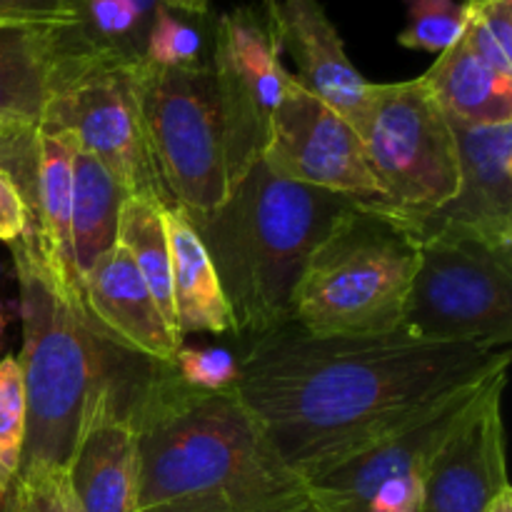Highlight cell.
<instances>
[{"label":"cell","mask_w":512,"mask_h":512,"mask_svg":"<svg viewBox=\"0 0 512 512\" xmlns=\"http://www.w3.org/2000/svg\"><path fill=\"white\" fill-rule=\"evenodd\" d=\"M510 368V348L383 335H313L288 323L253 340L235 393L300 480Z\"/></svg>","instance_id":"6da1fadb"},{"label":"cell","mask_w":512,"mask_h":512,"mask_svg":"<svg viewBox=\"0 0 512 512\" xmlns=\"http://www.w3.org/2000/svg\"><path fill=\"white\" fill-rule=\"evenodd\" d=\"M130 423L138 508L218 495L238 512H310L303 480L280 460L235 388L195 390L170 363H158Z\"/></svg>","instance_id":"7a4b0ae2"},{"label":"cell","mask_w":512,"mask_h":512,"mask_svg":"<svg viewBox=\"0 0 512 512\" xmlns=\"http://www.w3.org/2000/svg\"><path fill=\"white\" fill-rule=\"evenodd\" d=\"M18 278L23 348L18 365L25 385V443L18 473L68 470L80 425L100 390L133 388L155 360L110 338L75 293L60 285L28 223L10 245Z\"/></svg>","instance_id":"3957f363"},{"label":"cell","mask_w":512,"mask_h":512,"mask_svg":"<svg viewBox=\"0 0 512 512\" xmlns=\"http://www.w3.org/2000/svg\"><path fill=\"white\" fill-rule=\"evenodd\" d=\"M358 200L280 178L258 160L223 205L188 215L215 265L235 333L258 340L293 323L305 263Z\"/></svg>","instance_id":"277c9868"},{"label":"cell","mask_w":512,"mask_h":512,"mask_svg":"<svg viewBox=\"0 0 512 512\" xmlns=\"http://www.w3.org/2000/svg\"><path fill=\"white\" fill-rule=\"evenodd\" d=\"M418 235L380 200H358L305 263L293 323L313 335H383L403 325Z\"/></svg>","instance_id":"5b68a950"},{"label":"cell","mask_w":512,"mask_h":512,"mask_svg":"<svg viewBox=\"0 0 512 512\" xmlns=\"http://www.w3.org/2000/svg\"><path fill=\"white\" fill-rule=\"evenodd\" d=\"M138 63L108 58L85 48L63 25V55L40 133L58 135L95 155L130 193L170 203L155 173L138 95Z\"/></svg>","instance_id":"8992f818"},{"label":"cell","mask_w":512,"mask_h":512,"mask_svg":"<svg viewBox=\"0 0 512 512\" xmlns=\"http://www.w3.org/2000/svg\"><path fill=\"white\" fill-rule=\"evenodd\" d=\"M418 243L400 328L430 343L510 348L512 250L460 230H433Z\"/></svg>","instance_id":"52a82bcc"},{"label":"cell","mask_w":512,"mask_h":512,"mask_svg":"<svg viewBox=\"0 0 512 512\" xmlns=\"http://www.w3.org/2000/svg\"><path fill=\"white\" fill-rule=\"evenodd\" d=\"M138 95L155 173L170 203L188 215L223 205L230 180L210 65L155 68L140 60Z\"/></svg>","instance_id":"ba28073f"},{"label":"cell","mask_w":512,"mask_h":512,"mask_svg":"<svg viewBox=\"0 0 512 512\" xmlns=\"http://www.w3.org/2000/svg\"><path fill=\"white\" fill-rule=\"evenodd\" d=\"M360 140L388 208L430 213L458 190V145L423 78L373 83Z\"/></svg>","instance_id":"9c48e42d"},{"label":"cell","mask_w":512,"mask_h":512,"mask_svg":"<svg viewBox=\"0 0 512 512\" xmlns=\"http://www.w3.org/2000/svg\"><path fill=\"white\" fill-rule=\"evenodd\" d=\"M210 70L233 188L263 158L270 123L293 78L283 65V43L268 13L243 5L220 15Z\"/></svg>","instance_id":"30bf717a"},{"label":"cell","mask_w":512,"mask_h":512,"mask_svg":"<svg viewBox=\"0 0 512 512\" xmlns=\"http://www.w3.org/2000/svg\"><path fill=\"white\" fill-rule=\"evenodd\" d=\"M260 160L270 173L293 183L383 203V190L360 135L330 105L303 88L295 75L275 110Z\"/></svg>","instance_id":"8fae6325"},{"label":"cell","mask_w":512,"mask_h":512,"mask_svg":"<svg viewBox=\"0 0 512 512\" xmlns=\"http://www.w3.org/2000/svg\"><path fill=\"white\" fill-rule=\"evenodd\" d=\"M490 378L440 400L418 418L305 475L303 485L310 512H363L370 495L385 480L425 473L433 455L468 413Z\"/></svg>","instance_id":"7c38bea8"},{"label":"cell","mask_w":512,"mask_h":512,"mask_svg":"<svg viewBox=\"0 0 512 512\" xmlns=\"http://www.w3.org/2000/svg\"><path fill=\"white\" fill-rule=\"evenodd\" d=\"M450 120V118H448ZM458 145V190L430 213H398L415 235L460 230L512 250V120L470 125L450 120Z\"/></svg>","instance_id":"4fadbf2b"},{"label":"cell","mask_w":512,"mask_h":512,"mask_svg":"<svg viewBox=\"0 0 512 512\" xmlns=\"http://www.w3.org/2000/svg\"><path fill=\"white\" fill-rule=\"evenodd\" d=\"M505 383L508 370L495 373L433 455L420 512H488L510 488L500 413Z\"/></svg>","instance_id":"5bb4252c"},{"label":"cell","mask_w":512,"mask_h":512,"mask_svg":"<svg viewBox=\"0 0 512 512\" xmlns=\"http://www.w3.org/2000/svg\"><path fill=\"white\" fill-rule=\"evenodd\" d=\"M265 13L298 68V80L315 98L335 110L360 135L373 83L360 75L345 53L338 28L320 0H265Z\"/></svg>","instance_id":"9a60e30c"},{"label":"cell","mask_w":512,"mask_h":512,"mask_svg":"<svg viewBox=\"0 0 512 512\" xmlns=\"http://www.w3.org/2000/svg\"><path fill=\"white\" fill-rule=\"evenodd\" d=\"M68 478L83 512L138 510V448L130 415L100 390L80 425Z\"/></svg>","instance_id":"2e32d148"},{"label":"cell","mask_w":512,"mask_h":512,"mask_svg":"<svg viewBox=\"0 0 512 512\" xmlns=\"http://www.w3.org/2000/svg\"><path fill=\"white\" fill-rule=\"evenodd\" d=\"M83 303L95 323L125 348L158 363H170L183 338L165 323L143 275L120 245L80 278Z\"/></svg>","instance_id":"e0dca14e"},{"label":"cell","mask_w":512,"mask_h":512,"mask_svg":"<svg viewBox=\"0 0 512 512\" xmlns=\"http://www.w3.org/2000/svg\"><path fill=\"white\" fill-rule=\"evenodd\" d=\"M60 55L63 25H0V130L40 125Z\"/></svg>","instance_id":"ac0fdd59"},{"label":"cell","mask_w":512,"mask_h":512,"mask_svg":"<svg viewBox=\"0 0 512 512\" xmlns=\"http://www.w3.org/2000/svg\"><path fill=\"white\" fill-rule=\"evenodd\" d=\"M170 245V275H173V303L180 338L190 333H228L233 315L225 303L218 273L195 233L188 213L168 205L163 213Z\"/></svg>","instance_id":"d6986e66"},{"label":"cell","mask_w":512,"mask_h":512,"mask_svg":"<svg viewBox=\"0 0 512 512\" xmlns=\"http://www.w3.org/2000/svg\"><path fill=\"white\" fill-rule=\"evenodd\" d=\"M420 78L450 120L470 125L512 120V78L490 68L463 35Z\"/></svg>","instance_id":"ffe728a7"},{"label":"cell","mask_w":512,"mask_h":512,"mask_svg":"<svg viewBox=\"0 0 512 512\" xmlns=\"http://www.w3.org/2000/svg\"><path fill=\"white\" fill-rule=\"evenodd\" d=\"M130 198L125 185L95 155L73 148V255L83 278L108 250L118 245L123 203Z\"/></svg>","instance_id":"44dd1931"},{"label":"cell","mask_w":512,"mask_h":512,"mask_svg":"<svg viewBox=\"0 0 512 512\" xmlns=\"http://www.w3.org/2000/svg\"><path fill=\"white\" fill-rule=\"evenodd\" d=\"M73 145L58 135L40 133L38 243L60 285L80 293V275L73 255Z\"/></svg>","instance_id":"7402d4cb"},{"label":"cell","mask_w":512,"mask_h":512,"mask_svg":"<svg viewBox=\"0 0 512 512\" xmlns=\"http://www.w3.org/2000/svg\"><path fill=\"white\" fill-rule=\"evenodd\" d=\"M165 205L153 198H128L120 210L118 245L130 255L143 275L155 305L165 323L178 333L173 303V275H170V245L165 233ZM180 335V333H178Z\"/></svg>","instance_id":"603a6c76"},{"label":"cell","mask_w":512,"mask_h":512,"mask_svg":"<svg viewBox=\"0 0 512 512\" xmlns=\"http://www.w3.org/2000/svg\"><path fill=\"white\" fill-rule=\"evenodd\" d=\"M75 20L70 30L88 50L138 63L160 0H70Z\"/></svg>","instance_id":"cb8c5ba5"},{"label":"cell","mask_w":512,"mask_h":512,"mask_svg":"<svg viewBox=\"0 0 512 512\" xmlns=\"http://www.w3.org/2000/svg\"><path fill=\"white\" fill-rule=\"evenodd\" d=\"M463 38L500 75L512 78V0H465Z\"/></svg>","instance_id":"d4e9b609"},{"label":"cell","mask_w":512,"mask_h":512,"mask_svg":"<svg viewBox=\"0 0 512 512\" xmlns=\"http://www.w3.org/2000/svg\"><path fill=\"white\" fill-rule=\"evenodd\" d=\"M408 25L398 43L410 50L443 53L465 30V10L455 0H405Z\"/></svg>","instance_id":"484cf974"},{"label":"cell","mask_w":512,"mask_h":512,"mask_svg":"<svg viewBox=\"0 0 512 512\" xmlns=\"http://www.w3.org/2000/svg\"><path fill=\"white\" fill-rule=\"evenodd\" d=\"M25 385L18 358H0V470L8 475L18 473L20 455L25 443Z\"/></svg>","instance_id":"4316f807"},{"label":"cell","mask_w":512,"mask_h":512,"mask_svg":"<svg viewBox=\"0 0 512 512\" xmlns=\"http://www.w3.org/2000/svg\"><path fill=\"white\" fill-rule=\"evenodd\" d=\"M203 38L193 25L175 18L173 10L160 5L145 38L143 60L155 68H190L200 63Z\"/></svg>","instance_id":"83f0119b"},{"label":"cell","mask_w":512,"mask_h":512,"mask_svg":"<svg viewBox=\"0 0 512 512\" xmlns=\"http://www.w3.org/2000/svg\"><path fill=\"white\" fill-rule=\"evenodd\" d=\"M173 373L195 390H228L235 388L240 375V360L223 348H183L170 360Z\"/></svg>","instance_id":"f1b7e54d"},{"label":"cell","mask_w":512,"mask_h":512,"mask_svg":"<svg viewBox=\"0 0 512 512\" xmlns=\"http://www.w3.org/2000/svg\"><path fill=\"white\" fill-rule=\"evenodd\" d=\"M20 512H83L68 470H33L15 475Z\"/></svg>","instance_id":"f546056e"},{"label":"cell","mask_w":512,"mask_h":512,"mask_svg":"<svg viewBox=\"0 0 512 512\" xmlns=\"http://www.w3.org/2000/svg\"><path fill=\"white\" fill-rule=\"evenodd\" d=\"M73 20L70 0H0V25H65Z\"/></svg>","instance_id":"4dcf8cb0"},{"label":"cell","mask_w":512,"mask_h":512,"mask_svg":"<svg viewBox=\"0 0 512 512\" xmlns=\"http://www.w3.org/2000/svg\"><path fill=\"white\" fill-rule=\"evenodd\" d=\"M28 228V208L18 188L5 173H0V240L13 245Z\"/></svg>","instance_id":"1f68e13d"},{"label":"cell","mask_w":512,"mask_h":512,"mask_svg":"<svg viewBox=\"0 0 512 512\" xmlns=\"http://www.w3.org/2000/svg\"><path fill=\"white\" fill-rule=\"evenodd\" d=\"M135 512H238L228 500L218 498V495H195V498H175L165 500V503L148 505V508H138Z\"/></svg>","instance_id":"d6a6232c"},{"label":"cell","mask_w":512,"mask_h":512,"mask_svg":"<svg viewBox=\"0 0 512 512\" xmlns=\"http://www.w3.org/2000/svg\"><path fill=\"white\" fill-rule=\"evenodd\" d=\"M0 512H20L18 508V485L13 475L0 470Z\"/></svg>","instance_id":"836d02e7"},{"label":"cell","mask_w":512,"mask_h":512,"mask_svg":"<svg viewBox=\"0 0 512 512\" xmlns=\"http://www.w3.org/2000/svg\"><path fill=\"white\" fill-rule=\"evenodd\" d=\"M168 10H180V13H188V15H208V5L210 0H160Z\"/></svg>","instance_id":"e575fe53"},{"label":"cell","mask_w":512,"mask_h":512,"mask_svg":"<svg viewBox=\"0 0 512 512\" xmlns=\"http://www.w3.org/2000/svg\"><path fill=\"white\" fill-rule=\"evenodd\" d=\"M488 512H512V490L505 488L503 493L493 500V505H490Z\"/></svg>","instance_id":"d590c367"},{"label":"cell","mask_w":512,"mask_h":512,"mask_svg":"<svg viewBox=\"0 0 512 512\" xmlns=\"http://www.w3.org/2000/svg\"><path fill=\"white\" fill-rule=\"evenodd\" d=\"M10 323V305H5L0 300V348H3V340H5V330H8Z\"/></svg>","instance_id":"8d00e7d4"},{"label":"cell","mask_w":512,"mask_h":512,"mask_svg":"<svg viewBox=\"0 0 512 512\" xmlns=\"http://www.w3.org/2000/svg\"><path fill=\"white\" fill-rule=\"evenodd\" d=\"M18 508H20V505H18Z\"/></svg>","instance_id":"74e56055"}]
</instances>
